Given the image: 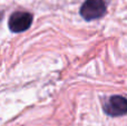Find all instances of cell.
Masks as SVG:
<instances>
[{
    "instance_id": "obj_2",
    "label": "cell",
    "mask_w": 127,
    "mask_h": 126,
    "mask_svg": "<svg viewBox=\"0 0 127 126\" xmlns=\"http://www.w3.org/2000/svg\"><path fill=\"white\" fill-rule=\"evenodd\" d=\"M32 24V15L26 11H16L9 18L8 26L12 32H22Z\"/></svg>"
},
{
    "instance_id": "obj_3",
    "label": "cell",
    "mask_w": 127,
    "mask_h": 126,
    "mask_svg": "<svg viewBox=\"0 0 127 126\" xmlns=\"http://www.w3.org/2000/svg\"><path fill=\"white\" fill-rule=\"evenodd\" d=\"M104 111L109 116H122L127 114V98L123 96H112L104 102Z\"/></svg>"
},
{
    "instance_id": "obj_1",
    "label": "cell",
    "mask_w": 127,
    "mask_h": 126,
    "mask_svg": "<svg viewBox=\"0 0 127 126\" xmlns=\"http://www.w3.org/2000/svg\"><path fill=\"white\" fill-rule=\"evenodd\" d=\"M106 13V3L104 0H86L80 8V15L86 20H95Z\"/></svg>"
}]
</instances>
